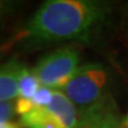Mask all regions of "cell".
Masks as SVG:
<instances>
[{
  "label": "cell",
  "instance_id": "obj_2",
  "mask_svg": "<svg viewBox=\"0 0 128 128\" xmlns=\"http://www.w3.org/2000/svg\"><path fill=\"white\" fill-rule=\"evenodd\" d=\"M110 71L101 63L80 65L60 92L68 96L78 113L92 108L110 94Z\"/></svg>",
  "mask_w": 128,
  "mask_h": 128
},
{
  "label": "cell",
  "instance_id": "obj_6",
  "mask_svg": "<svg viewBox=\"0 0 128 128\" xmlns=\"http://www.w3.org/2000/svg\"><path fill=\"white\" fill-rule=\"evenodd\" d=\"M46 108L60 121L63 128H76L80 113L64 92L60 90H54L52 101Z\"/></svg>",
  "mask_w": 128,
  "mask_h": 128
},
{
  "label": "cell",
  "instance_id": "obj_15",
  "mask_svg": "<svg viewBox=\"0 0 128 128\" xmlns=\"http://www.w3.org/2000/svg\"><path fill=\"white\" fill-rule=\"evenodd\" d=\"M127 18H128V14H127ZM127 28H128V20H127Z\"/></svg>",
  "mask_w": 128,
  "mask_h": 128
},
{
  "label": "cell",
  "instance_id": "obj_7",
  "mask_svg": "<svg viewBox=\"0 0 128 128\" xmlns=\"http://www.w3.org/2000/svg\"><path fill=\"white\" fill-rule=\"evenodd\" d=\"M20 124L24 128H63L46 107H37L31 113L20 116Z\"/></svg>",
  "mask_w": 128,
  "mask_h": 128
},
{
  "label": "cell",
  "instance_id": "obj_14",
  "mask_svg": "<svg viewBox=\"0 0 128 128\" xmlns=\"http://www.w3.org/2000/svg\"><path fill=\"white\" fill-rule=\"evenodd\" d=\"M6 49H7V45L0 46V60L2 58V56H4V54H5V51H6Z\"/></svg>",
  "mask_w": 128,
  "mask_h": 128
},
{
  "label": "cell",
  "instance_id": "obj_1",
  "mask_svg": "<svg viewBox=\"0 0 128 128\" xmlns=\"http://www.w3.org/2000/svg\"><path fill=\"white\" fill-rule=\"evenodd\" d=\"M112 13L109 2L49 0L36 11L11 44L36 46L65 40L88 42Z\"/></svg>",
  "mask_w": 128,
  "mask_h": 128
},
{
  "label": "cell",
  "instance_id": "obj_5",
  "mask_svg": "<svg viewBox=\"0 0 128 128\" xmlns=\"http://www.w3.org/2000/svg\"><path fill=\"white\" fill-rule=\"evenodd\" d=\"M25 68V64L16 57L0 64V102L19 96V81Z\"/></svg>",
  "mask_w": 128,
  "mask_h": 128
},
{
  "label": "cell",
  "instance_id": "obj_13",
  "mask_svg": "<svg viewBox=\"0 0 128 128\" xmlns=\"http://www.w3.org/2000/svg\"><path fill=\"white\" fill-rule=\"evenodd\" d=\"M122 128H128V112L124 116V120H122Z\"/></svg>",
  "mask_w": 128,
  "mask_h": 128
},
{
  "label": "cell",
  "instance_id": "obj_4",
  "mask_svg": "<svg viewBox=\"0 0 128 128\" xmlns=\"http://www.w3.org/2000/svg\"><path fill=\"white\" fill-rule=\"evenodd\" d=\"M122 120L116 101L112 95L80 113L76 128H122Z\"/></svg>",
  "mask_w": 128,
  "mask_h": 128
},
{
  "label": "cell",
  "instance_id": "obj_12",
  "mask_svg": "<svg viewBox=\"0 0 128 128\" xmlns=\"http://www.w3.org/2000/svg\"><path fill=\"white\" fill-rule=\"evenodd\" d=\"M37 106L33 103L32 100H24V98H18L16 101V113L23 116L25 114L31 113L32 110H34Z\"/></svg>",
  "mask_w": 128,
  "mask_h": 128
},
{
  "label": "cell",
  "instance_id": "obj_10",
  "mask_svg": "<svg viewBox=\"0 0 128 128\" xmlns=\"http://www.w3.org/2000/svg\"><path fill=\"white\" fill-rule=\"evenodd\" d=\"M52 96H54V90L50 88L46 87H40V89L37 92L34 97L32 98L33 103L37 107H48L52 101Z\"/></svg>",
  "mask_w": 128,
  "mask_h": 128
},
{
  "label": "cell",
  "instance_id": "obj_11",
  "mask_svg": "<svg viewBox=\"0 0 128 128\" xmlns=\"http://www.w3.org/2000/svg\"><path fill=\"white\" fill-rule=\"evenodd\" d=\"M14 113H16V102L12 101L0 102V124L11 121Z\"/></svg>",
  "mask_w": 128,
  "mask_h": 128
},
{
  "label": "cell",
  "instance_id": "obj_3",
  "mask_svg": "<svg viewBox=\"0 0 128 128\" xmlns=\"http://www.w3.org/2000/svg\"><path fill=\"white\" fill-rule=\"evenodd\" d=\"M80 54L72 46H64L44 56L33 68L42 87L60 90L80 66Z\"/></svg>",
  "mask_w": 128,
  "mask_h": 128
},
{
  "label": "cell",
  "instance_id": "obj_8",
  "mask_svg": "<svg viewBox=\"0 0 128 128\" xmlns=\"http://www.w3.org/2000/svg\"><path fill=\"white\" fill-rule=\"evenodd\" d=\"M40 82L38 81L33 71L28 70V68L24 69L20 81H19V98L32 100L37 92L40 89Z\"/></svg>",
  "mask_w": 128,
  "mask_h": 128
},
{
  "label": "cell",
  "instance_id": "obj_9",
  "mask_svg": "<svg viewBox=\"0 0 128 128\" xmlns=\"http://www.w3.org/2000/svg\"><path fill=\"white\" fill-rule=\"evenodd\" d=\"M22 4L23 2L13 0H0V26H2L16 13Z\"/></svg>",
  "mask_w": 128,
  "mask_h": 128
}]
</instances>
